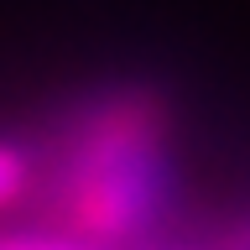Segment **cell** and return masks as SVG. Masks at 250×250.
Listing matches in <instances>:
<instances>
[{
	"label": "cell",
	"mask_w": 250,
	"mask_h": 250,
	"mask_svg": "<svg viewBox=\"0 0 250 250\" xmlns=\"http://www.w3.org/2000/svg\"><path fill=\"white\" fill-rule=\"evenodd\" d=\"M167 104L146 89L94 99L58 141V229L94 250L141 240L167 203Z\"/></svg>",
	"instance_id": "cell-1"
},
{
	"label": "cell",
	"mask_w": 250,
	"mask_h": 250,
	"mask_svg": "<svg viewBox=\"0 0 250 250\" xmlns=\"http://www.w3.org/2000/svg\"><path fill=\"white\" fill-rule=\"evenodd\" d=\"M37 183V167H31V156L16 146V141H0V214H11L16 203L31 193Z\"/></svg>",
	"instance_id": "cell-2"
},
{
	"label": "cell",
	"mask_w": 250,
	"mask_h": 250,
	"mask_svg": "<svg viewBox=\"0 0 250 250\" xmlns=\"http://www.w3.org/2000/svg\"><path fill=\"white\" fill-rule=\"evenodd\" d=\"M0 250H94L62 229H0Z\"/></svg>",
	"instance_id": "cell-3"
},
{
	"label": "cell",
	"mask_w": 250,
	"mask_h": 250,
	"mask_svg": "<svg viewBox=\"0 0 250 250\" xmlns=\"http://www.w3.org/2000/svg\"><path fill=\"white\" fill-rule=\"evenodd\" d=\"M234 250H250V229H245V234H240V240H234Z\"/></svg>",
	"instance_id": "cell-4"
}]
</instances>
